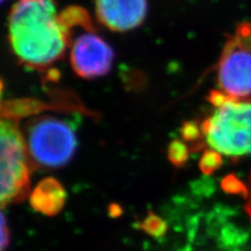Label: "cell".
<instances>
[{
    "label": "cell",
    "instance_id": "6da1fadb",
    "mask_svg": "<svg viewBox=\"0 0 251 251\" xmlns=\"http://www.w3.org/2000/svg\"><path fill=\"white\" fill-rule=\"evenodd\" d=\"M9 40L27 68L43 70L68 49L54 0H18L9 16Z\"/></svg>",
    "mask_w": 251,
    "mask_h": 251
},
{
    "label": "cell",
    "instance_id": "7a4b0ae2",
    "mask_svg": "<svg viewBox=\"0 0 251 251\" xmlns=\"http://www.w3.org/2000/svg\"><path fill=\"white\" fill-rule=\"evenodd\" d=\"M208 100L216 110L201 127L209 147L229 157L251 155V101L220 90L211 91Z\"/></svg>",
    "mask_w": 251,
    "mask_h": 251
},
{
    "label": "cell",
    "instance_id": "3957f363",
    "mask_svg": "<svg viewBox=\"0 0 251 251\" xmlns=\"http://www.w3.org/2000/svg\"><path fill=\"white\" fill-rule=\"evenodd\" d=\"M60 21L76 75L87 80L106 75L113 64V50L94 29L88 12L69 6L60 13Z\"/></svg>",
    "mask_w": 251,
    "mask_h": 251
},
{
    "label": "cell",
    "instance_id": "277c9868",
    "mask_svg": "<svg viewBox=\"0 0 251 251\" xmlns=\"http://www.w3.org/2000/svg\"><path fill=\"white\" fill-rule=\"evenodd\" d=\"M23 135L35 167L58 169L74 158L76 135L72 126L58 117L42 116L29 121Z\"/></svg>",
    "mask_w": 251,
    "mask_h": 251
},
{
    "label": "cell",
    "instance_id": "5b68a950",
    "mask_svg": "<svg viewBox=\"0 0 251 251\" xmlns=\"http://www.w3.org/2000/svg\"><path fill=\"white\" fill-rule=\"evenodd\" d=\"M0 201L4 207L27 197L30 187V167L33 166L25 135L17 124L5 117H2L0 126Z\"/></svg>",
    "mask_w": 251,
    "mask_h": 251
},
{
    "label": "cell",
    "instance_id": "8992f818",
    "mask_svg": "<svg viewBox=\"0 0 251 251\" xmlns=\"http://www.w3.org/2000/svg\"><path fill=\"white\" fill-rule=\"evenodd\" d=\"M219 90L234 99L251 97V50L229 37L218 63Z\"/></svg>",
    "mask_w": 251,
    "mask_h": 251
},
{
    "label": "cell",
    "instance_id": "52a82bcc",
    "mask_svg": "<svg viewBox=\"0 0 251 251\" xmlns=\"http://www.w3.org/2000/svg\"><path fill=\"white\" fill-rule=\"evenodd\" d=\"M99 21L113 31H128L144 22L147 0H94Z\"/></svg>",
    "mask_w": 251,
    "mask_h": 251
},
{
    "label": "cell",
    "instance_id": "ba28073f",
    "mask_svg": "<svg viewBox=\"0 0 251 251\" xmlns=\"http://www.w3.org/2000/svg\"><path fill=\"white\" fill-rule=\"evenodd\" d=\"M67 200V193L59 180L47 177L39 182L29 194V204L37 213L47 217L61 213Z\"/></svg>",
    "mask_w": 251,
    "mask_h": 251
},
{
    "label": "cell",
    "instance_id": "9c48e42d",
    "mask_svg": "<svg viewBox=\"0 0 251 251\" xmlns=\"http://www.w3.org/2000/svg\"><path fill=\"white\" fill-rule=\"evenodd\" d=\"M139 228L152 238H161L168 232V223L153 211H149L145 219L139 223Z\"/></svg>",
    "mask_w": 251,
    "mask_h": 251
},
{
    "label": "cell",
    "instance_id": "30bf717a",
    "mask_svg": "<svg viewBox=\"0 0 251 251\" xmlns=\"http://www.w3.org/2000/svg\"><path fill=\"white\" fill-rule=\"evenodd\" d=\"M190 149L185 141L180 139L172 140L168 147V158L170 162L177 168H182L188 160Z\"/></svg>",
    "mask_w": 251,
    "mask_h": 251
},
{
    "label": "cell",
    "instance_id": "8fae6325",
    "mask_svg": "<svg viewBox=\"0 0 251 251\" xmlns=\"http://www.w3.org/2000/svg\"><path fill=\"white\" fill-rule=\"evenodd\" d=\"M222 163V154L210 149L203 153L199 161V168L204 175H210L219 168H221Z\"/></svg>",
    "mask_w": 251,
    "mask_h": 251
},
{
    "label": "cell",
    "instance_id": "7c38bea8",
    "mask_svg": "<svg viewBox=\"0 0 251 251\" xmlns=\"http://www.w3.org/2000/svg\"><path fill=\"white\" fill-rule=\"evenodd\" d=\"M182 139L188 144H199L203 135L201 125L195 121L184 122L181 129H180Z\"/></svg>",
    "mask_w": 251,
    "mask_h": 251
},
{
    "label": "cell",
    "instance_id": "4fadbf2b",
    "mask_svg": "<svg viewBox=\"0 0 251 251\" xmlns=\"http://www.w3.org/2000/svg\"><path fill=\"white\" fill-rule=\"evenodd\" d=\"M235 41L243 46L251 50V23L242 22L234 29V33L231 36Z\"/></svg>",
    "mask_w": 251,
    "mask_h": 251
},
{
    "label": "cell",
    "instance_id": "5bb4252c",
    "mask_svg": "<svg viewBox=\"0 0 251 251\" xmlns=\"http://www.w3.org/2000/svg\"><path fill=\"white\" fill-rule=\"evenodd\" d=\"M222 187L225 192L232 194H240L243 192L244 193V196H246V186L243 185L239 180L233 176L226 177L222 181Z\"/></svg>",
    "mask_w": 251,
    "mask_h": 251
},
{
    "label": "cell",
    "instance_id": "9a60e30c",
    "mask_svg": "<svg viewBox=\"0 0 251 251\" xmlns=\"http://www.w3.org/2000/svg\"><path fill=\"white\" fill-rule=\"evenodd\" d=\"M10 244V229L7 226V222L4 214H1V251H4L5 248Z\"/></svg>",
    "mask_w": 251,
    "mask_h": 251
},
{
    "label": "cell",
    "instance_id": "2e32d148",
    "mask_svg": "<svg viewBox=\"0 0 251 251\" xmlns=\"http://www.w3.org/2000/svg\"><path fill=\"white\" fill-rule=\"evenodd\" d=\"M245 197L247 198L245 208H246L247 214L249 215V217L251 219V175L249 177V181H248V184L246 186V196H245Z\"/></svg>",
    "mask_w": 251,
    "mask_h": 251
}]
</instances>
